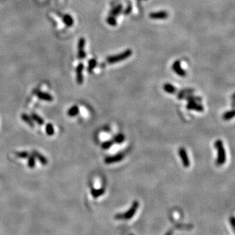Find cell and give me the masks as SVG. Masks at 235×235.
<instances>
[{"instance_id":"e0dca14e","label":"cell","mask_w":235,"mask_h":235,"mask_svg":"<svg viewBox=\"0 0 235 235\" xmlns=\"http://www.w3.org/2000/svg\"><path fill=\"white\" fill-rule=\"evenodd\" d=\"M105 189L104 188H99V189H91V194L92 195V197L93 198H98L99 197H101V195H103L104 193H105Z\"/></svg>"},{"instance_id":"f546056e","label":"cell","mask_w":235,"mask_h":235,"mask_svg":"<svg viewBox=\"0 0 235 235\" xmlns=\"http://www.w3.org/2000/svg\"><path fill=\"white\" fill-rule=\"evenodd\" d=\"M171 234H172V232L170 231V232H169L168 233H167L166 235H171Z\"/></svg>"},{"instance_id":"277c9868","label":"cell","mask_w":235,"mask_h":235,"mask_svg":"<svg viewBox=\"0 0 235 235\" xmlns=\"http://www.w3.org/2000/svg\"><path fill=\"white\" fill-rule=\"evenodd\" d=\"M86 40L84 37H81L78 41V58L79 60H84L86 57L85 52Z\"/></svg>"},{"instance_id":"603a6c76","label":"cell","mask_w":235,"mask_h":235,"mask_svg":"<svg viewBox=\"0 0 235 235\" xmlns=\"http://www.w3.org/2000/svg\"><path fill=\"white\" fill-rule=\"evenodd\" d=\"M234 110H229V111H227L226 112L223 113V114L222 116V118L223 120H224L225 121H228L232 119V118H234Z\"/></svg>"},{"instance_id":"4316f807","label":"cell","mask_w":235,"mask_h":235,"mask_svg":"<svg viewBox=\"0 0 235 235\" xmlns=\"http://www.w3.org/2000/svg\"><path fill=\"white\" fill-rule=\"evenodd\" d=\"M113 144L114 142L112 140H106V141L103 142V143L101 144V148H102L103 150H108L110 148L112 147Z\"/></svg>"},{"instance_id":"ba28073f","label":"cell","mask_w":235,"mask_h":235,"mask_svg":"<svg viewBox=\"0 0 235 235\" xmlns=\"http://www.w3.org/2000/svg\"><path fill=\"white\" fill-rule=\"evenodd\" d=\"M149 17L152 20H165L169 17V13L165 11L152 12L150 13Z\"/></svg>"},{"instance_id":"3957f363","label":"cell","mask_w":235,"mask_h":235,"mask_svg":"<svg viewBox=\"0 0 235 235\" xmlns=\"http://www.w3.org/2000/svg\"><path fill=\"white\" fill-rule=\"evenodd\" d=\"M139 203L138 201L135 200L134 202H133L131 207L129 208V210L127 211L126 213H125L123 215H120V214H118L116 216V217H124L125 219H130V218H131L133 215H135V212H137V210L138 209V208H139Z\"/></svg>"},{"instance_id":"83f0119b","label":"cell","mask_w":235,"mask_h":235,"mask_svg":"<svg viewBox=\"0 0 235 235\" xmlns=\"http://www.w3.org/2000/svg\"><path fill=\"white\" fill-rule=\"evenodd\" d=\"M28 165L30 169H33L35 166V157L31 155V156H29L28 157Z\"/></svg>"},{"instance_id":"8fae6325","label":"cell","mask_w":235,"mask_h":235,"mask_svg":"<svg viewBox=\"0 0 235 235\" xmlns=\"http://www.w3.org/2000/svg\"><path fill=\"white\" fill-rule=\"evenodd\" d=\"M35 95L41 100L48 101V102H51V101H53V99H54V98L50 93H47V92L37 91L35 93Z\"/></svg>"},{"instance_id":"9a60e30c","label":"cell","mask_w":235,"mask_h":235,"mask_svg":"<svg viewBox=\"0 0 235 235\" xmlns=\"http://www.w3.org/2000/svg\"><path fill=\"white\" fill-rule=\"evenodd\" d=\"M21 118H22V120L26 123H27V124L30 127L33 128L35 127L34 122H33L32 118H31V116H30L28 114H26V113L22 114H21Z\"/></svg>"},{"instance_id":"52a82bcc","label":"cell","mask_w":235,"mask_h":235,"mask_svg":"<svg viewBox=\"0 0 235 235\" xmlns=\"http://www.w3.org/2000/svg\"><path fill=\"white\" fill-rule=\"evenodd\" d=\"M123 158H124V156H123V154H117L113 155V156L106 157L104 159V162H105V163L106 165L113 164L118 163V162L123 160Z\"/></svg>"},{"instance_id":"30bf717a","label":"cell","mask_w":235,"mask_h":235,"mask_svg":"<svg viewBox=\"0 0 235 235\" xmlns=\"http://www.w3.org/2000/svg\"><path fill=\"white\" fill-rule=\"evenodd\" d=\"M186 108L190 110H194L198 112H202L204 111L205 108L201 104L195 101H188L186 105Z\"/></svg>"},{"instance_id":"7c38bea8","label":"cell","mask_w":235,"mask_h":235,"mask_svg":"<svg viewBox=\"0 0 235 235\" xmlns=\"http://www.w3.org/2000/svg\"><path fill=\"white\" fill-rule=\"evenodd\" d=\"M31 154H32L33 156L35 157V158L38 159V161H39L41 164H42L43 165H47L48 163V160L47 157H45L43 154L39 153L38 151L33 150Z\"/></svg>"},{"instance_id":"ffe728a7","label":"cell","mask_w":235,"mask_h":235,"mask_svg":"<svg viewBox=\"0 0 235 235\" xmlns=\"http://www.w3.org/2000/svg\"><path fill=\"white\" fill-rule=\"evenodd\" d=\"M97 64H98V62L95 59V58H92V59L89 60L88 61V68H87V71L89 73H91L94 69L95 68V67L97 66Z\"/></svg>"},{"instance_id":"f1b7e54d","label":"cell","mask_w":235,"mask_h":235,"mask_svg":"<svg viewBox=\"0 0 235 235\" xmlns=\"http://www.w3.org/2000/svg\"><path fill=\"white\" fill-rule=\"evenodd\" d=\"M15 155L16 157H18V158L21 159H26L28 158L30 156V154L28 152L26 151H22V152H16L15 153Z\"/></svg>"},{"instance_id":"484cf974","label":"cell","mask_w":235,"mask_h":235,"mask_svg":"<svg viewBox=\"0 0 235 235\" xmlns=\"http://www.w3.org/2000/svg\"><path fill=\"white\" fill-rule=\"evenodd\" d=\"M106 22L111 26H116V24H117V21H116V17L112 15H110L108 16V18H106Z\"/></svg>"},{"instance_id":"7402d4cb","label":"cell","mask_w":235,"mask_h":235,"mask_svg":"<svg viewBox=\"0 0 235 235\" xmlns=\"http://www.w3.org/2000/svg\"><path fill=\"white\" fill-rule=\"evenodd\" d=\"M112 140H113L114 143L122 144L123 142H124L125 136L123 134H122V133H120V134L115 135V136L113 137Z\"/></svg>"},{"instance_id":"9c48e42d","label":"cell","mask_w":235,"mask_h":235,"mask_svg":"<svg viewBox=\"0 0 235 235\" xmlns=\"http://www.w3.org/2000/svg\"><path fill=\"white\" fill-rule=\"evenodd\" d=\"M84 69V65L83 64H79L77 65L76 69V81L77 83L81 85L84 82V77H83V71Z\"/></svg>"},{"instance_id":"5bb4252c","label":"cell","mask_w":235,"mask_h":235,"mask_svg":"<svg viewBox=\"0 0 235 235\" xmlns=\"http://www.w3.org/2000/svg\"><path fill=\"white\" fill-rule=\"evenodd\" d=\"M62 20L65 25L68 27H71L74 24V19L69 14H65L62 16Z\"/></svg>"},{"instance_id":"ac0fdd59","label":"cell","mask_w":235,"mask_h":235,"mask_svg":"<svg viewBox=\"0 0 235 235\" xmlns=\"http://www.w3.org/2000/svg\"><path fill=\"white\" fill-rule=\"evenodd\" d=\"M80 112V109L79 107L77 105H74L71 106V108H70L68 111H67V115L70 117H74V116H76L79 114V113Z\"/></svg>"},{"instance_id":"d4e9b609","label":"cell","mask_w":235,"mask_h":235,"mask_svg":"<svg viewBox=\"0 0 235 235\" xmlns=\"http://www.w3.org/2000/svg\"><path fill=\"white\" fill-rule=\"evenodd\" d=\"M45 131H46V133H47V134L48 135V136H52V135H53L54 134V126H53V125L50 123H47V125H46Z\"/></svg>"},{"instance_id":"7a4b0ae2","label":"cell","mask_w":235,"mask_h":235,"mask_svg":"<svg viewBox=\"0 0 235 235\" xmlns=\"http://www.w3.org/2000/svg\"><path fill=\"white\" fill-rule=\"evenodd\" d=\"M133 54L132 50L131 49H127L124 51L120 53V54L110 56L106 58V62L108 64H117L118 62H122L123 60H125L131 56Z\"/></svg>"},{"instance_id":"8992f818","label":"cell","mask_w":235,"mask_h":235,"mask_svg":"<svg viewBox=\"0 0 235 235\" xmlns=\"http://www.w3.org/2000/svg\"><path fill=\"white\" fill-rule=\"evenodd\" d=\"M178 154L184 167H186V168H188L190 166V160L189 159L188 155L186 149L183 147L180 148L178 150Z\"/></svg>"},{"instance_id":"4fadbf2b","label":"cell","mask_w":235,"mask_h":235,"mask_svg":"<svg viewBox=\"0 0 235 235\" xmlns=\"http://www.w3.org/2000/svg\"><path fill=\"white\" fill-rule=\"evenodd\" d=\"M195 90L192 88H186L181 89V90L179 91L177 93V98L178 99H183L185 98V97L188 95H190V94H193L194 93Z\"/></svg>"},{"instance_id":"5b68a950","label":"cell","mask_w":235,"mask_h":235,"mask_svg":"<svg viewBox=\"0 0 235 235\" xmlns=\"http://www.w3.org/2000/svg\"><path fill=\"white\" fill-rule=\"evenodd\" d=\"M172 69L180 77H184L187 75L186 70H184L181 65V62L180 60H176L172 65Z\"/></svg>"},{"instance_id":"6da1fadb","label":"cell","mask_w":235,"mask_h":235,"mask_svg":"<svg viewBox=\"0 0 235 235\" xmlns=\"http://www.w3.org/2000/svg\"><path fill=\"white\" fill-rule=\"evenodd\" d=\"M215 148L217 150L216 164L217 165H223L226 161V152L222 140L218 139L215 142Z\"/></svg>"},{"instance_id":"44dd1931","label":"cell","mask_w":235,"mask_h":235,"mask_svg":"<svg viewBox=\"0 0 235 235\" xmlns=\"http://www.w3.org/2000/svg\"><path fill=\"white\" fill-rule=\"evenodd\" d=\"M122 9H123V6L122 4L118 5H116V7H114L112 10H111L110 15H112V16H115V17H116V16H118V15H119V14L121 13V12H122Z\"/></svg>"},{"instance_id":"d6986e66","label":"cell","mask_w":235,"mask_h":235,"mask_svg":"<svg viewBox=\"0 0 235 235\" xmlns=\"http://www.w3.org/2000/svg\"><path fill=\"white\" fill-rule=\"evenodd\" d=\"M31 117L32 118L33 121H34L36 123H37L38 125H42L44 124L45 120L43 118H41L40 116H39L37 114H36L35 112H32L31 114Z\"/></svg>"},{"instance_id":"cb8c5ba5","label":"cell","mask_w":235,"mask_h":235,"mask_svg":"<svg viewBox=\"0 0 235 235\" xmlns=\"http://www.w3.org/2000/svg\"><path fill=\"white\" fill-rule=\"evenodd\" d=\"M186 100H187L188 101H195V102H198L200 103L202 101V98L200 97L196 96L193 95V94H190V95H188L185 97Z\"/></svg>"},{"instance_id":"2e32d148","label":"cell","mask_w":235,"mask_h":235,"mask_svg":"<svg viewBox=\"0 0 235 235\" xmlns=\"http://www.w3.org/2000/svg\"><path fill=\"white\" fill-rule=\"evenodd\" d=\"M163 89L166 93L169 94H174L177 92V88L171 83H165L163 85Z\"/></svg>"}]
</instances>
